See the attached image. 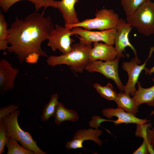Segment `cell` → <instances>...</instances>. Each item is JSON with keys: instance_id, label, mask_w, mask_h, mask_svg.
Returning <instances> with one entry per match:
<instances>
[{"instance_id": "cell-1", "label": "cell", "mask_w": 154, "mask_h": 154, "mask_svg": "<svg viewBox=\"0 0 154 154\" xmlns=\"http://www.w3.org/2000/svg\"><path fill=\"white\" fill-rule=\"evenodd\" d=\"M37 12L27 15L24 19L17 17L8 29L9 36L7 50L16 55L20 63L25 61L30 54L36 52L47 57L41 48L42 43L48 39L54 27L49 16Z\"/></svg>"}, {"instance_id": "cell-2", "label": "cell", "mask_w": 154, "mask_h": 154, "mask_svg": "<svg viewBox=\"0 0 154 154\" xmlns=\"http://www.w3.org/2000/svg\"><path fill=\"white\" fill-rule=\"evenodd\" d=\"M92 44L80 43L72 45V50L69 53L59 56L51 55L47 57V64L54 67L57 65L64 64L69 66L76 73H81L89 62V55Z\"/></svg>"}, {"instance_id": "cell-3", "label": "cell", "mask_w": 154, "mask_h": 154, "mask_svg": "<svg viewBox=\"0 0 154 154\" xmlns=\"http://www.w3.org/2000/svg\"><path fill=\"white\" fill-rule=\"evenodd\" d=\"M126 21L145 36L154 34V2L149 0L144 2L132 14L126 16Z\"/></svg>"}, {"instance_id": "cell-4", "label": "cell", "mask_w": 154, "mask_h": 154, "mask_svg": "<svg viewBox=\"0 0 154 154\" xmlns=\"http://www.w3.org/2000/svg\"><path fill=\"white\" fill-rule=\"evenodd\" d=\"M20 111L16 110L3 119L5 124L7 136L12 137L25 148L33 151L35 154H47L41 150L29 132L25 131L20 127L18 117Z\"/></svg>"}, {"instance_id": "cell-5", "label": "cell", "mask_w": 154, "mask_h": 154, "mask_svg": "<svg viewBox=\"0 0 154 154\" xmlns=\"http://www.w3.org/2000/svg\"><path fill=\"white\" fill-rule=\"evenodd\" d=\"M119 19L118 15L113 10L103 8L96 13L95 18L87 19L78 23L65 27L70 29L78 27L88 31L107 30L115 28Z\"/></svg>"}, {"instance_id": "cell-6", "label": "cell", "mask_w": 154, "mask_h": 154, "mask_svg": "<svg viewBox=\"0 0 154 154\" xmlns=\"http://www.w3.org/2000/svg\"><path fill=\"white\" fill-rule=\"evenodd\" d=\"M74 35L72 29L55 24L47 39V45L53 51L58 49L63 54H68L72 50L71 44L75 40L71 37Z\"/></svg>"}, {"instance_id": "cell-7", "label": "cell", "mask_w": 154, "mask_h": 154, "mask_svg": "<svg viewBox=\"0 0 154 154\" xmlns=\"http://www.w3.org/2000/svg\"><path fill=\"white\" fill-rule=\"evenodd\" d=\"M120 57L117 56L112 61L104 62L101 60L89 62L85 70L89 73L97 72L101 73L107 78L112 79L120 92H124V86L121 82L118 74V64Z\"/></svg>"}, {"instance_id": "cell-8", "label": "cell", "mask_w": 154, "mask_h": 154, "mask_svg": "<svg viewBox=\"0 0 154 154\" xmlns=\"http://www.w3.org/2000/svg\"><path fill=\"white\" fill-rule=\"evenodd\" d=\"M75 35H79V42L86 44H92L95 42L100 41L109 45L114 44L117 30L116 28L110 29L92 31L76 27L72 29Z\"/></svg>"}, {"instance_id": "cell-9", "label": "cell", "mask_w": 154, "mask_h": 154, "mask_svg": "<svg viewBox=\"0 0 154 154\" xmlns=\"http://www.w3.org/2000/svg\"><path fill=\"white\" fill-rule=\"evenodd\" d=\"M154 50L153 47L150 49L149 55L145 62L139 65L141 63L137 56L132 58L129 62H125L122 63V68L128 74V78L126 85L124 86V92L133 96L136 91L135 85L137 83L140 73L142 71L145 70L147 67L145 66L147 60L151 57Z\"/></svg>"}, {"instance_id": "cell-10", "label": "cell", "mask_w": 154, "mask_h": 154, "mask_svg": "<svg viewBox=\"0 0 154 154\" xmlns=\"http://www.w3.org/2000/svg\"><path fill=\"white\" fill-rule=\"evenodd\" d=\"M132 27L123 19L119 18L116 28L117 33L115 40V48L117 53V56L123 58L124 55L123 52H125V48L128 46L133 51L135 56L137 55L136 50L130 42L129 39V34Z\"/></svg>"}, {"instance_id": "cell-11", "label": "cell", "mask_w": 154, "mask_h": 154, "mask_svg": "<svg viewBox=\"0 0 154 154\" xmlns=\"http://www.w3.org/2000/svg\"><path fill=\"white\" fill-rule=\"evenodd\" d=\"M103 133L102 130L98 129H94L91 128L79 129L75 133L71 140L66 142L65 147L68 149H85L83 147V142L87 140L92 141L99 146H101L102 144V141L99 137Z\"/></svg>"}, {"instance_id": "cell-12", "label": "cell", "mask_w": 154, "mask_h": 154, "mask_svg": "<svg viewBox=\"0 0 154 154\" xmlns=\"http://www.w3.org/2000/svg\"><path fill=\"white\" fill-rule=\"evenodd\" d=\"M19 70L13 67L7 60L2 59L0 61V93L4 95L14 87V80Z\"/></svg>"}, {"instance_id": "cell-13", "label": "cell", "mask_w": 154, "mask_h": 154, "mask_svg": "<svg viewBox=\"0 0 154 154\" xmlns=\"http://www.w3.org/2000/svg\"><path fill=\"white\" fill-rule=\"evenodd\" d=\"M102 113L103 116L108 119H112L113 117H117V119L113 122L115 125L122 123L144 124L150 121L146 119L138 118L118 107L116 109L110 108L104 109Z\"/></svg>"}, {"instance_id": "cell-14", "label": "cell", "mask_w": 154, "mask_h": 154, "mask_svg": "<svg viewBox=\"0 0 154 154\" xmlns=\"http://www.w3.org/2000/svg\"><path fill=\"white\" fill-rule=\"evenodd\" d=\"M93 44L89 53V62L98 60L111 61L116 58L117 53L113 45L99 42H93Z\"/></svg>"}, {"instance_id": "cell-15", "label": "cell", "mask_w": 154, "mask_h": 154, "mask_svg": "<svg viewBox=\"0 0 154 154\" xmlns=\"http://www.w3.org/2000/svg\"><path fill=\"white\" fill-rule=\"evenodd\" d=\"M78 2L79 0L57 1L56 7L62 15L65 23V27L80 22L75 9L76 3Z\"/></svg>"}, {"instance_id": "cell-16", "label": "cell", "mask_w": 154, "mask_h": 154, "mask_svg": "<svg viewBox=\"0 0 154 154\" xmlns=\"http://www.w3.org/2000/svg\"><path fill=\"white\" fill-rule=\"evenodd\" d=\"M138 88L132 98L137 104L139 106L145 103L149 106L154 107V85L147 88L142 87L140 81H137Z\"/></svg>"}, {"instance_id": "cell-17", "label": "cell", "mask_w": 154, "mask_h": 154, "mask_svg": "<svg viewBox=\"0 0 154 154\" xmlns=\"http://www.w3.org/2000/svg\"><path fill=\"white\" fill-rule=\"evenodd\" d=\"M23 0L29 1L33 4L36 12H37L41 8L43 7L42 13L44 14L45 10L49 7L57 8V1L55 0H0V6L3 11L6 13L14 4Z\"/></svg>"}, {"instance_id": "cell-18", "label": "cell", "mask_w": 154, "mask_h": 154, "mask_svg": "<svg viewBox=\"0 0 154 154\" xmlns=\"http://www.w3.org/2000/svg\"><path fill=\"white\" fill-rule=\"evenodd\" d=\"M55 124L60 125L65 121H77L79 118L77 112L74 109L66 108L62 103L58 102L54 117Z\"/></svg>"}, {"instance_id": "cell-19", "label": "cell", "mask_w": 154, "mask_h": 154, "mask_svg": "<svg viewBox=\"0 0 154 154\" xmlns=\"http://www.w3.org/2000/svg\"><path fill=\"white\" fill-rule=\"evenodd\" d=\"M115 102L118 107L133 116L137 115L139 106L132 98L130 97L129 94L120 91Z\"/></svg>"}, {"instance_id": "cell-20", "label": "cell", "mask_w": 154, "mask_h": 154, "mask_svg": "<svg viewBox=\"0 0 154 154\" xmlns=\"http://www.w3.org/2000/svg\"><path fill=\"white\" fill-rule=\"evenodd\" d=\"M58 99L57 93L51 95L49 101L45 105L42 111L41 118L42 121H47L51 117H54L58 102Z\"/></svg>"}, {"instance_id": "cell-21", "label": "cell", "mask_w": 154, "mask_h": 154, "mask_svg": "<svg viewBox=\"0 0 154 154\" xmlns=\"http://www.w3.org/2000/svg\"><path fill=\"white\" fill-rule=\"evenodd\" d=\"M93 86L102 97L107 100L115 101L117 97L118 93L110 83H108L106 86H104L95 83Z\"/></svg>"}, {"instance_id": "cell-22", "label": "cell", "mask_w": 154, "mask_h": 154, "mask_svg": "<svg viewBox=\"0 0 154 154\" xmlns=\"http://www.w3.org/2000/svg\"><path fill=\"white\" fill-rule=\"evenodd\" d=\"M17 142L12 137H9L5 145L7 154H35L33 151L19 145Z\"/></svg>"}, {"instance_id": "cell-23", "label": "cell", "mask_w": 154, "mask_h": 154, "mask_svg": "<svg viewBox=\"0 0 154 154\" xmlns=\"http://www.w3.org/2000/svg\"><path fill=\"white\" fill-rule=\"evenodd\" d=\"M151 0H121L120 4L126 16L132 14L143 3Z\"/></svg>"}, {"instance_id": "cell-24", "label": "cell", "mask_w": 154, "mask_h": 154, "mask_svg": "<svg viewBox=\"0 0 154 154\" xmlns=\"http://www.w3.org/2000/svg\"><path fill=\"white\" fill-rule=\"evenodd\" d=\"M4 15L0 13V42L8 41L9 32Z\"/></svg>"}, {"instance_id": "cell-25", "label": "cell", "mask_w": 154, "mask_h": 154, "mask_svg": "<svg viewBox=\"0 0 154 154\" xmlns=\"http://www.w3.org/2000/svg\"><path fill=\"white\" fill-rule=\"evenodd\" d=\"M9 137L7 136L5 124L2 118L0 119V154L5 153V147Z\"/></svg>"}, {"instance_id": "cell-26", "label": "cell", "mask_w": 154, "mask_h": 154, "mask_svg": "<svg viewBox=\"0 0 154 154\" xmlns=\"http://www.w3.org/2000/svg\"><path fill=\"white\" fill-rule=\"evenodd\" d=\"M19 108V105L11 104L0 108V119L9 115Z\"/></svg>"}, {"instance_id": "cell-27", "label": "cell", "mask_w": 154, "mask_h": 154, "mask_svg": "<svg viewBox=\"0 0 154 154\" xmlns=\"http://www.w3.org/2000/svg\"><path fill=\"white\" fill-rule=\"evenodd\" d=\"M137 129L135 133L136 136L143 138L147 137V129L148 127H151V123L137 124Z\"/></svg>"}, {"instance_id": "cell-28", "label": "cell", "mask_w": 154, "mask_h": 154, "mask_svg": "<svg viewBox=\"0 0 154 154\" xmlns=\"http://www.w3.org/2000/svg\"><path fill=\"white\" fill-rule=\"evenodd\" d=\"M92 119L89 122L90 127L91 128L98 129L99 127L101 126L100 123L104 121H110L113 122L114 120H108L101 118L98 116L94 115L91 117Z\"/></svg>"}, {"instance_id": "cell-29", "label": "cell", "mask_w": 154, "mask_h": 154, "mask_svg": "<svg viewBox=\"0 0 154 154\" xmlns=\"http://www.w3.org/2000/svg\"><path fill=\"white\" fill-rule=\"evenodd\" d=\"M141 145L133 153V154H147L149 153V147L151 145L148 142L147 137L143 138Z\"/></svg>"}, {"instance_id": "cell-30", "label": "cell", "mask_w": 154, "mask_h": 154, "mask_svg": "<svg viewBox=\"0 0 154 154\" xmlns=\"http://www.w3.org/2000/svg\"><path fill=\"white\" fill-rule=\"evenodd\" d=\"M40 54L33 52L29 54L26 58L25 61L26 62L30 64H33L37 63L38 61Z\"/></svg>"}, {"instance_id": "cell-31", "label": "cell", "mask_w": 154, "mask_h": 154, "mask_svg": "<svg viewBox=\"0 0 154 154\" xmlns=\"http://www.w3.org/2000/svg\"><path fill=\"white\" fill-rule=\"evenodd\" d=\"M153 126L151 129L148 127L147 130V139L149 143L151 145L154 151V122Z\"/></svg>"}, {"instance_id": "cell-32", "label": "cell", "mask_w": 154, "mask_h": 154, "mask_svg": "<svg viewBox=\"0 0 154 154\" xmlns=\"http://www.w3.org/2000/svg\"><path fill=\"white\" fill-rule=\"evenodd\" d=\"M145 74L146 75H151L152 74H154V76L152 79V80L154 82V66L148 69L147 68L145 70Z\"/></svg>"}, {"instance_id": "cell-33", "label": "cell", "mask_w": 154, "mask_h": 154, "mask_svg": "<svg viewBox=\"0 0 154 154\" xmlns=\"http://www.w3.org/2000/svg\"><path fill=\"white\" fill-rule=\"evenodd\" d=\"M154 115V110L152 111L151 113L149 116Z\"/></svg>"}, {"instance_id": "cell-34", "label": "cell", "mask_w": 154, "mask_h": 154, "mask_svg": "<svg viewBox=\"0 0 154 154\" xmlns=\"http://www.w3.org/2000/svg\"></svg>"}]
</instances>
